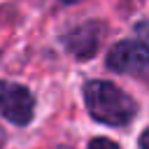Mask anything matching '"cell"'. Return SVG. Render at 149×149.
<instances>
[{
	"instance_id": "cell-5",
	"label": "cell",
	"mask_w": 149,
	"mask_h": 149,
	"mask_svg": "<svg viewBox=\"0 0 149 149\" xmlns=\"http://www.w3.org/2000/svg\"><path fill=\"white\" fill-rule=\"evenodd\" d=\"M88 149H119V144L112 142L109 137H95V140H91Z\"/></svg>"
},
{
	"instance_id": "cell-2",
	"label": "cell",
	"mask_w": 149,
	"mask_h": 149,
	"mask_svg": "<svg viewBox=\"0 0 149 149\" xmlns=\"http://www.w3.org/2000/svg\"><path fill=\"white\" fill-rule=\"evenodd\" d=\"M33 109H35V100L26 86L0 81V114L7 121L16 126H26L33 119Z\"/></svg>"
},
{
	"instance_id": "cell-6",
	"label": "cell",
	"mask_w": 149,
	"mask_h": 149,
	"mask_svg": "<svg viewBox=\"0 0 149 149\" xmlns=\"http://www.w3.org/2000/svg\"><path fill=\"white\" fill-rule=\"evenodd\" d=\"M135 30H137V35L142 37V42L149 44V21H140V23L135 26Z\"/></svg>"
},
{
	"instance_id": "cell-1",
	"label": "cell",
	"mask_w": 149,
	"mask_h": 149,
	"mask_svg": "<svg viewBox=\"0 0 149 149\" xmlns=\"http://www.w3.org/2000/svg\"><path fill=\"white\" fill-rule=\"evenodd\" d=\"M84 100L91 116L107 126H126L137 112L135 100L126 91L102 79H93L84 86Z\"/></svg>"
},
{
	"instance_id": "cell-8",
	"label": "cell",
	"mask_w": 149,
	"mask_h": 149,
	"mask_svg": "<svg viewBox=\"0 0 149 149\" xmlns=\"http://www.w3.org/2000/svg\"><path fill=\"white\" fill-rule=\"evenodd\" d=\"M63 2H77V0H63Z\"/></svg>"
},
{
	"instance_id": "cell-3",
	"label": "cell",
	"mask_w": 149,
	"mask_h": 149,
	"mask_svg": "<svg viewBox=\"0 0 149 149\" xmlns=\"http://www.w3.org/2000/svg\"><path fill=\"white\" fill-rule=\"evenodd\" d=\"M107 65L114 72H140L144 68H149V44L144 42H135V40H126L119 42L109 49L107 54Z\"/></svg>"
},
{
	"instance_id": "cell-4",
	"label": "cell",
	"mask_w": 149,
	"mask_h": 149,
	"mask_svg": "<svg viewBox=\"0 0 149 149\" xmlns=\"http://www.w3.org/2000/svg\"><path fill=\"white\" fill-rule=\"evenodd\" d=\"M100 23L98 21H88L84 26H77L72 33L65 35V47L70 54H74L77 58H91L98 51L100 44Z\"/></svg>"
},
{
	"instance_id": "cell-7",
	"label": "cell",
	"mask_w": 149,
	"mask_h": 149,
	"mask_svg": "<svg viewBox=\"0 0 149 149\" xmlns=\"http://www.w3.org/2000/svg\"><path fill=\"white\" fill-rule=\"evenodd\" d=\"M140 149H149V128L142 133V137H140Z\"/></svg>"
},
{
	"instance_id": "cell-9",
	"label": "cell",
	"mask_w": 149,
	"mask_h": 149,
	"mask_svg": "<svg viewBox=\"0 0 149 149\" xmlns=\"http://www.w3.org/2000/svg\"><path fill=\"white\" fill-rule=\"evenodd\" d=\"M56 149H70V147H56Z\"/></svg>"
}]
</instances>
